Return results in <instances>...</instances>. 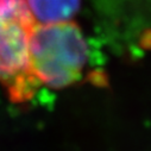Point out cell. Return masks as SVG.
<instances>
[{"label":"cell","mask_w":151,"mask_h":151,"mask_svg":"<svg viewBox=\"0 0 151 151\" xmlns=\"http://www.w3.org/2000/svg\"><path fill=\"white\" fill-rule=\"evenodd\" d=\"M32 75L40 83L62 89L80 80L88 61V45L74 22L36 24L29 42Z\"/></svg>","instance_id":"6da1fadb"},{"label":"cell","mask_w":151,"mask_h":151,"mask_svg":"<svg viewBox=\"0 0 151 151\" xmlns=\"http://www.w3.org/2000/svg\"><path fill=\"white\" fill-rule=\"evenodd\" d=\"M29 25L0 16V83L13 102H25L35 95L38 81L32 75L29 60Z\"/></svg>","instance_id":"7a4b0ae2"},{"label":"cell","mask_w":151,"mask_h":151,"mask_svg":"<svg viewBox=\"0 0 151 151\" xmlns=\"http://www.w3.org/2000/svg\"><path fill=\"white\" fill-rule=\"evenodd\" d=\"M26 3L37 24L69 22L81 7V0H26Z\"/></svg>","instance_id":"3957f363"}]
</instances>
